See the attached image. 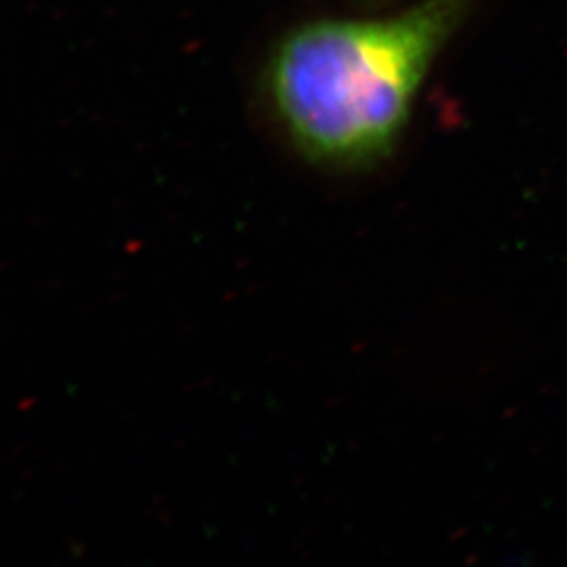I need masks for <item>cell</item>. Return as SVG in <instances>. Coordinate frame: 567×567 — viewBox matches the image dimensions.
Here are the masks:
<instances>
[{"label": "cell", "instance_id": "1", "mask_svg": "<svg viewBox=\"0 0 567 567\" xmlns=\"http://www.w3.org/2000/svg\"><path fill=\"white\" fill-rule=\"evenodd\" d=\"M480 0H419L384 19L290 30L265 70L274 118L307 161L337 172L395 151L430 66Z\"/></svg>", "mask_w": 567, "mask_h": 567}]
</instances>
